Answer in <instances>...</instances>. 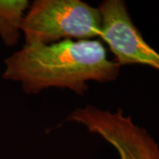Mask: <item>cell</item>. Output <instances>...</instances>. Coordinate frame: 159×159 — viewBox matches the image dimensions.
Segmentation results:
<instances>
[{"label": "cell", "instance_id": "cell-1", "mask_svg": "<svg viewBox=\"0 0 159 159\" xmlns=\"http://www.w3.org/2000/svg\"><path fill=\"white\" fill-rule=\"evenodd\" d=\"M120 67L109 59L100 40H64L50 44H25L5 59L2 78L19 82L28 95L57 88L83 96L89 81H114Z\"/></svg>", "mask_w": 159, "mask_h": 159}, {"label": "cell", "instance_id": "cell-2", "mask_svg": "<svg viewBox=\"0 0 159 159\" xmlns=\"http://www.w3.org/2000/svg\"><path fill=\"white\" fill-rule=\"evenodd\" d=\"M21 32L25 44L99 39L101 15L81 0H36L26 12Z\"/></svg>", "mask_w": 159, "mask_h": 159}, {"label": "cell", "instance_id": "cell-3", "mask_svg": "<svg viewBox=\"0 0 159 159\" xmlns=\"http://www.w3.org/2000/svg\"><path fill=\"white\" fill-rule=\"evenodd\" d=\"M66 120L102 138L116 149L119 159H159L158 143L121 109L112 112L89 104L75 109Z\"/></svg>", "mask_w": 159, "mask_h": 159}, {"label": "cell", "instance_id": "cell-4", "mask_svg": "<svg viewBox=\"0 0 159 159\" xmlns=\"http://www.w3.org/2000/svg\"><path fill=\"white\" fill-rule=\"evenodd\" d=\"M101 15L100 38L120 66L143 65L159 72V52L148 44L131 18L123 0H104L97 7Z\"/></svg>", "mask_w": 159, "mask_h": 159}, {"label": "cell", "instance_id": "cell-5", "mask_svg": "<svg viewBox=\"0 0 159 159\" xmlns=\"http://www.w3.org/2000/svg\"><path fill=\"white\" fill-rule=\"evenodd\" d=\"M29 6L28 0H0V39L7 47L18 44Z\"/></svg>", "mask_w": 159, "mask_h": 159}]
</instances>
